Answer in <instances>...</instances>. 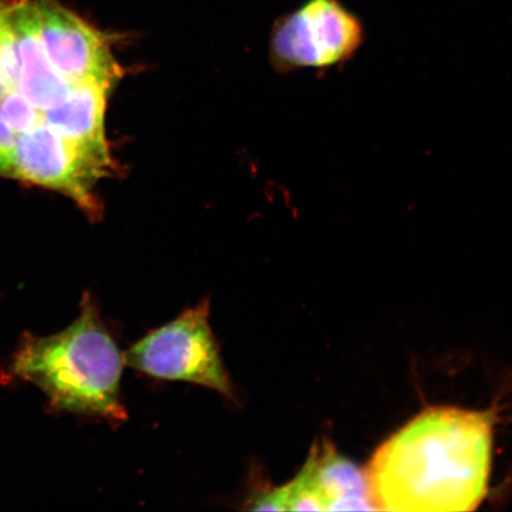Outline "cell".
I'll list each match as a JSON object with an SVG mask.
<instances>
[{"instance_id":"7c38bea8","label":"cell","mask_w":512,"mask_h":512,"mask_svg":"<svg viewBox=\"0 0 512 512\" xmlns=\"http://www.w3.org/2000/svg\"><path fill=\"white\" fill-rule=\"evenodd\" d=\"M17 134L0 114V176L11 177L14 169L15 146Z\"/></svg>"},{"instance_id":"8fae6325","label":"cell","mask_w":512,"mask_h":512,"mask_svg":"<svg viewBox=\"0 0 512 512\" xmlns=\"http://www.w3.org/2000/svg\"><path fill=\"white\" fill-rule=\"evenodd\" d=\"M248 509L254 511H287L286 485L264 486L255 491L248 501Z\"/></svg>"},{"instance_id":"30bf717a","label":"cell","mask_w":512,"mask_h":512,"mask_svg":"<svg viewBox=\"0 0 512 512\" xmlns=\"http://www.w3.org/2000/svg\"><path fill=\"white\" fill-rule=\"evenodd\" d=\"M0 114L16 134L27 133L43 123V113L18 91L6 92L0 100Z\"/></svg>"},{"instance_id":"9c48e42d","label":"cell","mask_w":512,"mask_h":512,"mask_svg":"<svg viewBox=\"0 0 512 512\" xmlns=\"http://www.w3.org/2000/svg\"><path fill=\"white\" fill-rule=\"evenodd\" d=\"M114 86L100 81L75 83L59 106L43 111V123L62 137L110 157L106 140V107Z\"/></svg>"},{"instance_id":"277c9868","label":"cell","mask_w":512,"mask_h":512,"mask_svg":"<svg viewBox=\"0 0 512 512\" xmlns=\"http://www.w3.org/2000/svg\"><path fill=\"white\" fill-rule=\"evenodd\" d=\"M366 41L360 18L339 0H306L274 23L270 55L275 68L329 70L354 60Z\"/></svg>"},{"instance_id":"6da1fadb","label":"cell","mask_w":512,"mask_h":512,"mask_svg":"<svg viewBox=\"0 0 512 512\" xmlns=\"http://www.w3.org/2000/svg\"><path fill=\"white\" fill-rule=\"evenodd\" d=\"M494 414L433 407L377 448L364 467L375 510H476L486 496L492 464Z\"/></svg>"},{"instance_id":"4fadbf2b","label":"cell","mask_w":512,"mask_h":512,"mask_svg":"<svg viewBox=\"0 0 512 512\" xmlns=\"http://www.w3.org/2000/svg\"><path fill=\"white\" fill-rule=\"evenodd\" d=\"M6 92H8V89L5 87L2 72H0V100L3 99V96L6 94Z\"/></svg>"},{"instance_id":"52a82bcc","label":"cell","mask_w":512,"mask_h":512,"mask_svg":"<svg viewBox=\"0 0 512 512\" xmlns=\"http://www.w3.org/2000/svg\"><path fill=\"white\" fill-rule=\"evenodd\" d=\"M18 57V92L40 111L62 104L73 85L51 64L41 40L34 0H4Z\"/></svg>"},{"instance_id":"8992f818","label":"cell","mask_w":512,"mask_h":512,"mask_svg":"<svg viewBox=\"0 0 512 512\" xmlns=\"http://www.w3.org/2000/svg\"><path fill=\"white\" fill-rule=\"evenodd\" d=\"M38 30L51 64L69 85L100 81L117 85L123 76L115 60V34L101 31L59 0H34Z\"/></svg>"},{"instance_id":"7a4b0ae2","label":"cell","mask_w":512,"mask_h":512,"mask_svg":"<svg viewBox=\"0 0 512 512\" xmlns=\"http://www.w3.org/2000/svg\"><path fill=\"white\" fill-rule=\"evenodd\" d=\"M125 357L89 294L78 318L48 337L27 335L12 358L18 379L35 384L56 411L123 424L128 418L121 399Z\"/></svg>"},{"instance_id":"3957f363","label":"cell","mask_w":512,"mask_h":512,"mask_svg":"<svg viewBox=\"0 0 512 512\" xmlns=\"http://www.w3.org/2000/svg\"><path fill=\"white\" fill-rule=\"evenodd\" d=\"M209 317L206 298L133 344L124 354L126 366L153 379L195 383L234 400Z\"/></svg>"},{"instance_id":"5b68a950","label":"cell","mask_w":512,"mask_h":512,"mask_svg":"<svg viewBox=\"0 0 512 512\" xmlns=\"http://www.w3.org/2000/svg\"><path fill=\"white\" fill-rule=\"evenodd\" d=\"M112 158L98 155L42 123L17 134L11 178L63 192L89 214L99 210L93 191L112 170Z\"/></svg>"},{"instance_id":"ba28073f","label":"cell","mask_w":512,"mask_h":512,"mask_svg":"<svg viewBox=\"0 0 512 512\" xmlns=\"http://www.w3.org/2000/svg\"><path fill=\"white\" fill-rule=\"evenodd\" d=\"M303 467L322 511L375 510L364 470L341 456L329 439L316 441Z\"/></svg>"}]
</instances>
